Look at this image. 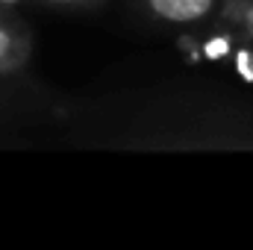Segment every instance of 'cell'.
Wrapping results in <instances>:
<instances>
[{
	"instance_id": "cell-4",
	"label": "cell",
	"mask_w": 253,
	"mask_h": 250,
	"mask_svg": "<svg viewBox=\"0 0 253 250\" xmlns=\"http://www.w3.org/2000/svg\"><path fill=\"white\" fill-rule=\"evenodd\" d=\"M53 3H74V0H53Z\"/></svg>"
},
{
	"instance_id": "cell-3",
	"label": "cell",
	"mask_w": 253,
	"mask_h": 250,
	"mask_svg": "<svg viewBox=\"0 0 253 250\" xmlns=\"http://www.w3.org/2000/svg\"><path fill=\"white\" fill-rule=\"evenodd\" d=\"M3 6H15V3H21V0H0Z\"/></svg>"
},
{
	"instance_id": "cell-2",
	"label": "cell",
	"mask_w": 253,
	"mask_h": 250,
	"mask_svg": "<svg viewBox=\"0 0 253 250\" xmlns=\"http://www.w3.org/2000/svg\"><path fill=\"white\" fill-rule=\"evenodd\" d=\"M9 50H12V36H9L3 27H0V62L9 56Z\"/></svg>"
},
{
	"instance_id": "cell-1",
	"label": "cell",
	"mask_w": 253,
	"mask_h": 250,
	"mask_svg": "<svg viewBox=\"0 0 253 250\" xmlns=\"http://www.w3.org/2000/svg\"><path fill=\"white\" fill-rule=\"evenodd\" d=\"M150 12L171 24H191L209 15L212 0H147Z\"/></svg>"
}]
</instances>
